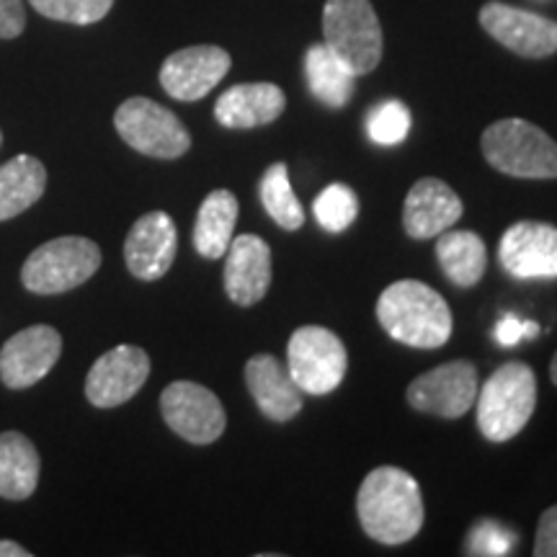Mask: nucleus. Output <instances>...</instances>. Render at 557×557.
<instances>
[{
    "label": "nucleus",
    "mask_w": 557,
    "mask_h": 557,
    "mask_svg": "<svg viewBox=\"0 0 557 557\" xmlns=\"http://www.w3.org/2000/svg\"><path fill=\"white\" fill-rule=\"evenodd\" d=\"M323 34L329 50L357 78L380 65L382 26L369 0H329L323 9Z\"/></svg>",
    "instance_id": "423d86ee"
},
{
    "label": "nucleus",
    "mask_w": 557,
    "mask_h": 557,
    "mask_svg": "<svg viewBox=\"0 0 557 557\" xmlns=\"http://www.w3.org/2000/svg\"><path fill=\"white\" fill-rule=\"evenodd\" d=\"M230 54L222 47L197 45L173 52L160 67V86L176 101H199L230 73Z\"/></svg>",
    "instance_id": "2eb2a0df"
},
{
    "label": "nucleus",
    "mask_w": 557,
    "mask_h": 557,
    "mask_svg": "<svg viewBox=\"0 0 557 557\" xmlns=\"http://www.w3.org/2000/svg\"><path fill=\"white\" fill-rule=\"evenodd\" d=\"M480 26L506 50L529 60H542L557 52V21L534 11L513 9L506 3H485L480 9Z\"/></svg>",
    "instance_id": "f8f14e48"
},
{
    "label": "nucleus",
    "mask_w": 557,
    "mask_h": 557,
    "mask_svg": "<svg viewBox=\"0 0 557 557\" xmlns=\"http://www.w3.org/2000/svg\"><path fill=\"white\" fill-rule=\"evenodd\" d=\"M32 553L13 540H0V557H29Z\"/></svg>",
    "instance_id": "72a5a7b5"
},
{
    "label": "nucleus",
    "mask_w": 557,
    "mask_h": 557,
    "mask_svg": "<svg viewBox=\"0 0 557 557\" xmlns=\"http://www.w3.org/2000/svg\"><path fill=\"white\" fill-rule=\"evenodd\" d=\"M377 320L389 338L413 348H438L451 336L447 299L418 278H403L382 292Z\"/></svg>",
    "instance_id": "f03ea898"
},
{
    "label": "nucleus",
    "mask_w": 557,
    "mask_h": 557,
    "mask_svg": "<svg viewBox=\"0 0 557 557\" xmlns=\"http://www.w3.org/2000/svg\"><path fill=\"white\" fill-rule=\"evenodd\" d=\"M305 75L312 96L329 109H344L354 96L357 75L329 50V45H312L305 54Z\"/></svg>",
    "instance_id": "393cba45"
},
{
    "label": "nucleus",
    "mask_w": 557,
    "mask_h": 557,
    "mask_svg": "<svg viewBox=\"0 0 557 557\" xmlns=\"http://www.w3.org/2000/svg\"><path fill=\"white\" fill-rule=\"evenodd\" d=\"M0 145H3V132H0Z\"/></svg>",
    "instance_id": "c9c22d12"
},
{
    "label": "nucleus",
    "mask_w": 557,
    "mask_h": 557,
    "mask_svg": "<svg viewBox=\"0 0 557 557\" xmlns=\"http://www.w3.org/2000/svg\"><path fill=\"white\" fill-rule=\"evenodd\" d=\"M287 109V96L274 83H240L214 103V120L227 129H256L276 122Z\"/></svg>",
    "instance_id": "aec40b11"
},
{
    "label": "nucleus",
    "mask_w": 557,
    "mask_h": 557,
    "mask_svg": "<svg viewBox=\"0 0 557 557\" xmlns=\"http://www.w3.org/2000/svg\"><path fill=\"white\" fill-rule=\"evenodd\" d=\"M493 169L511 178H557V143L527 120H500L480 139Z\"/></svg>",
    "instance_id": "20e7f679"
},
{
    "label": "nucleus",
    "mask_w": 557,
    "mask_h": 557,
    "mask_svg": "<svg viewBox=\"0 0 557 557\" xmlns=\"http://www.w3.org/2000/svg\"><path fill=\"white\" fill-rule=\"evenodd\" d=\"M312 212L325 233H344L359 218V199L346 184H331L312 201Z\"/></svg>",
    "instance_id": "bb28decb"
},
{
    "label": "nucleus",
    "mask_w": 557,
    "mask_h": 557,
    "mask_svg": "<svg viewBox=\"0 0 557 557\" xmlns=\"http://www.w3.org/2000/svg\"><path fill=\"white\" fill-rule=\"evenodd\" d=\"M513 542H517V534L511 529L485 519L470 529L468 542H465V555H511Z\"/></svg>",
    "instance_id": "c756f323"
},
{
    "label": "nucleus",
    "mask_w": 557,
    "mask_h": 557,
    "mask_svg": "<svg viewBox=\"0 0 557 557\" xmlns=\"http://www.w3.org/2000/svg\"><path fill=\"white\" fill-rule=\"evenodd\" d=\"M498 261L508 276L557 278V227L547 222L524 220L500 235Z\"/></svg>",
    "instance_id": "4468645a"
},
{
    "label": "nucleus",
    "mask_w": 557,
    "mask_h": 557,
    "mask_svg": "<svg viewBox=\"0 0 557 557\" xmlns=\"http://www.w3.org/2000/svg\"><path fill=\"white\" fill-rule=\"evenodd\" d=\"M114 127L132 150L143 156L176 160L191 148V135L186 124L171 109L160 107L158 101L135 96L116 109Z\"/></svg>",
    "instance_id": "0eeeda50"
},
{
    "label": "nucleus",
    "mask_w": 557,
    "mask_h": 557,
    "mask_svg": "<svg viewBox=\"0 0 557 557\" xmlns=\"http://www.w3.org/2000/svg\"><path fill=\"white\" fill-rule=\"evenodd\" d=\"M534 555L557 557V504L549 506L540 517L537 537H534Z\"/></svg>",
    "instance_id": "2f4dec72"
},
{
    "label": "nucleus",
    "mask_w": 557,
    "mask_h": 557,
    "mask_svg": "<svg viewBox=\"0 0 557 557\" xmlns=\"http://www.w3.org/2000/svg\"><path fill=\"white\" fill-rule=\"evenodd\" d=\"M540 323H534V320H521L517 315H504L498 320L496 325V341L500 346H517L519 341L524 338H537L540 336Z\"/></svg>",
    "instance_id": "7c9ffc66"
},
{
    "label": "nucleus",
    "mask_w": 557,
    "mask_h": 557,
    "mask_svg": "<svg viewBox=\"0 0 557 557\" xmlns=\"http://www.w3.org/2000/svg\"><path fill=\"white\" fill-rule=\"evenodd\" d=\"M62 336L52 325H29L0 348V382L9 389L37 385L60 361Z\"/></svg>",
    "instance_id": "ddd939ff"
},
{
    "label": "nucleus",
    "mask_w": 557,
    "mask_h": 557,
    "mask_svg": "<svg viewBox=\"0 0 557 557\" xmlns=\"http://www.w3.org/2000/svg\"><path fill=\"white\" fill-rule=\"evenodd\" d=\"M410 111L403 101H382L369 111L367 116V132L372 137V143L382 145V148H393V145H400L403 139L408 137L410 132Z\"/></svg>",
    "instance_id": "cd10ccee"
},
{
    "label": "nucleus",
    "mask_w": 557,
    "mask_h": 557,
    "mask_svg": "<svg viewBox=\"0 0 557 557\" xmlns=\"http://www.w3.org/2000/svg\"><path fill=\"white\" fill-rule=\"evenodd\" d=\"M225 259V292L240 308L261 302L271 284V248L259 235L230 240Z\"/></svg>",
    "instance_id": "a211bd4d"
},
{
    "label": "nucleus",
    "mask_w": 557,
    "mask_h": 557,
    "mask_svg": "<svg viewBox=\"0 0 557 557\" xmlns=\"http://www.w3.org/2000/svg\"><path fill=\"white\" fill-rule=\"evenodd\" d=\"M26 26V11L21 0H0V39L21 37Z\"/></svg>",
    "instance_id": "473e14b6"
},
{
    "label": "nucleus",
    "mask_w": 557,
    "mask_h": 557,
    "mask_svg": "<svg viewBox=\"0 0 557 557\" xmlns=\"http://www.w3.org/2000/svg\"><path fill=\"white\" fill-rule=\"evenodd\" d=\"M436 261L457 287H475L487 269V250L472 230H444L436 235Z\"/></svg>",
    "instance_id": "5701e85b"
},
{
    "label": "nucleus",
    "mask_w": 557,
    "mask_h": 557,
    "mask_svg": "<svg viewBox=\"0 0 557 557\" xmlns=\"http://www.w3.org/2000/svg\"><path fill=\"white\" fill-rule=\"evenodd\" d=\"M160 413L173 434H178L184 442L197 444V447L218 442L227 426L225 408L218 395L189 380L171 382L160 393Z\"/></svg>",
    "instance_id": "1a4fd4ad"
},
{
    "label": "nucleus",
    "mask_w": 557,
    "mask_h": 557,
    "mask_svg": "<svg viewBox=\"0 0 557 557\" xmlns=\"http://www.w3.org/2000/svg\"><path fill=\"white\" fill-rule=\"evenodd\" d=\"M150 377L145 348L122 344L94 361L86 377V398L96 408H116L135 398Z\"/></svg>",
    "instance_id": "9b49d317"
},
{
    "label": "nucleus",
    "mask_w": 557,
    "mask_h": 557,
    "mask_svg": "<svg viewBox=\"0 0 557 557\" xmlns=\"http://www.w3.org/2000/svg\"><path fill=\"white\" fill-rule=\"evenodd\" d=\"M47 189V169L39 158L21 156L0 165V222L18 218Z\"/></svg>",
    "instance_id": "b1692460"
},
{
    "label": "nucleus",
    "mask_w": 557,
    "mask_h": 557,
    "mask_svg": "<svg viewBox=\"0 0 557 557\" xmlns=\"http://www.w3.org/2000/svg\"><path fill=\"white\" fill-rule=\"evenodd\" d=\"M465 212L462 199L442 178H421L410 186L403 207V230L408 238L429 240L442 235Z\"/></svg>",
    "instance_id": "f3484780"
},
{
    "label": "nucleus",
    "mask_w": 557,
    "mask_h": 557,
    "mask_svg": "<svg viewBox=\"0 0 557 557\" xmlns=\"http://www.w3.org/2000/svg\"><path fill=\"white\" fill-rule=\"evenodd\" d=\"M478 429L487 442L519 436L537 406V374L524 361H506L478 389Z\"/></svg>",
    "instance_id": "7ed1b4c3"
},
{
    "label": "nucleus",
    "mask_w": 557,
    "mask_h": 557,
    "mask_svg": "<svg viewBox=\"0 0 557 557\" xmlns=\"http://www.w3.org/2000/svg\"><path fill=\"white\" fill-rule=\"evenodd\" d=\"M261 205L269 212V218L282 230H299L305 225V212L299 199L295 197L289 184L287 163L269 165V171L261 178Z\"/></svg>",
    "instance_id": "a878e982"
},
{
    "label": "nucleus",
    "mask_w": 557,
    "mask_h": 557,
    "mask_svg": "<svg viewBox=\"0 0 557 557\" xmlns=\"http://www.w3.org/2000/svg\"><path fill=\"white\" fill-rule=\"evenodd\" d=\"M29 3L34 5V11L52 21L88 26L107 16L114 0H29Z\"/></svg>",
    "instance_id": "c85d7f7f"
},
{
    "label": "nucleus",
    "mask_w": 557,
    "mask_h": 557,
    "mask_svg": "<svg viewBox=\"0 0 557 557\" xmlns=\"http://www.w3.org/2000/svg\"><path fill=\"white\" fill-rule=\"evenodd\" d=\"M178 250V233L171 214L148 212L143 214L124 240V263L129 274L143 282H158L169 274Z\"/></svg>",
    "instance_id": "dca6fc26"
},
{
    "label": "nucleus",
    "mask_w": 557,
    "mask_h": 557,
    "mask_svg": "<svg viewBox=\"0 0 557 557\" xmlns=\"http://www.w3.org/2000/svg\"><path fill=\"white\" fill-rule=\"evenodd\" d=\"M238 197L233 191L218 189L207 194L197 212V225H194V248L201 259L218 261L227 253L235 225H238Z\"/></svg>",
    "instance_id": "412c9836"
},
{
    "label": "nucleus",
    "mask_w": 557,
    "mask_h": 557,
    "mask_svg": "<svg viewBox=\"0 0 557 557\" xmlns=\"http://www.w3.org/2000/svg\"><path fill=\"white\" fill-rule=\"evenodd\" d=\"M246 385L269 421L287 423L302 410L305 393L292 380L287 364L271 354H256L246 361Z\"/></svg>",
    "instance_id": "6ab92c4d"
},
{
    "label": "nucleus",
    "mask_w": 557,
    "mask_h": 557,
    "mask_svg": "<svg viewBox=\"0 0 557 557\" xmlns=\"http://www.w3.org/2000/svg\"><path fill=\"white\" fill-rule=\"evenodd\" d=\"M478 389L480 382L475 364L468 359H455L418 374L408 385L406 398L408 406L418 413L455 421L475 406Z\"/></svg>",
    "instance_id": "9d476101"
},
{
    "label": "nucleus",
    "mask_w": 557,
    "mask_h": 557,
    "mask_svg": "<svg viewBox=\"0 0 557 557\" xmlns=\"http://www.w3.org/2000/svg\"><path fill=\"white\" fill-rule=\"evenodd\" d=\"M287 369L302 393L329 395L346 377L344 341L323 325H302L289 336Z\"/></svg>",
    "instance_id": "6e6552de"
},
{
    "label": "nucleus",
    "mask_w": 557,
    "mask_h": 557,
    "mask_svg": "<svg viewBox=\"0 0 557 557\" xmlns=\"http://www.w3.org/2000/svg\"><path fill=\"white\" fill-rule=\"evenodd\" d=\"M357 513L367 537L380 545H406L423 527V496L410 472L385 465L364 478Z\"/></svg>",
    "instance_id": "f257e3e1"
},
{
    "label": "nucleus",
    "mask_w": 557,
    "mask_h": 557,
    "mask_svg": "<svg viewBox=\"0 0 557 557\" xmlns=\"http://www.w3.org/2000/svg\"><path fill=\"white\" fill-rule=\"evenodd\" d=\"M41 459L29 436L18 431L0 434V498L26 500L37 491Z\"/></svg>",
    "instance_id": "4be33fe9"
},
{
    "label": "nucleus",
    "mask_w": 557,
    "mask_h": 557,
    "mask_svg": "<svg viewBox=\"0 0 557 557\" xmlns=\"http://www.w3.org/2000/svg\"><path fill=\"white\" fill-rule=\"evenodd\" d=\"M549 377H553V382L557 385V351H555L553 361H549Z\"/></svg>",
    "instance_id": "f704fd0d"
},
{
    "label": "nucleus",
    "mask_w": 557,
    "mask_h": 557,
    "mask_svg": "<svg viewBox=\"0 0 557 557\" xmlns=\"http://www.w3.org/2000/svg\"><path fill=\"white\" fill-rule=\"evenodd\" d=\"M101 269V248L83 235L41 243L21 269V282L34 295H62L86 284Z\"/></svg>",
    "instance_id": "39448f33"
}]
</instances>
